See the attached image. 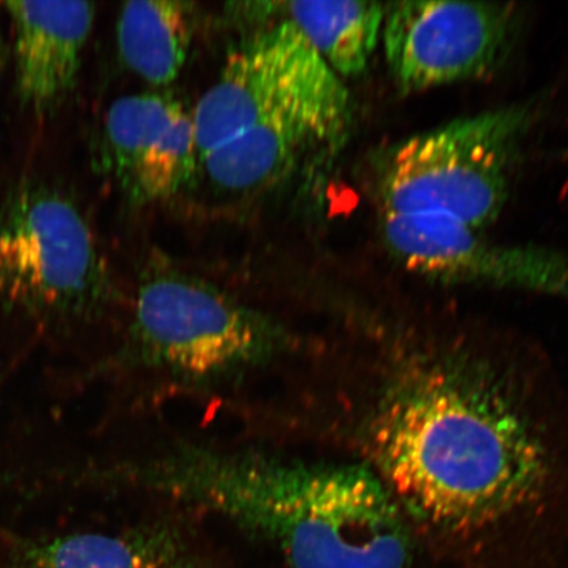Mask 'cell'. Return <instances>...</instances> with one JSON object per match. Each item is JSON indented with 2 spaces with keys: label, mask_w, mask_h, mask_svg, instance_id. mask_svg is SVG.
Segmentation results:
<instances>
[{
  "label": "cell",
  "mask_w": 568,
  "mask_h": 568,
  "mask_svg": "<svg viewBox=\"0 0 568 568\" xmlns=\"http://www.w3.org/2000/svg\"><path fill=\"white\" fill-rule=\"evenodd\" d=\"M352 435L416 536L486 545L568 506V435L548 372L477 326L366 325Z\"/></svg>",
  "instance_id": "cell-1"
},
{
  "label": "cell",
  "mask_w": 568,
  "mask_h": 568,
  "mask_svg": "<svg viewBox=\"0 0 568 568\" xmlns=\"http://www.w3.org/2000/svg\"><path fill=\"white\" fill-rule=\"evenodd\" d=\"M153 486L272 545L290 568H410L415 560L416 532L357 459L178 444L155 464Z\"/></svg>",
  "instance_id": "cell-2"
},
{
  "label": "cell",
  "mask_w": 568,
  "mask_h": 568,
  "mask_svg": "<svg viewBox=\"0 0 568 568\" xmlns=\"http://www.w3.org/2000/svg\"><path fill=\"white\" fill-rule=\"evenodd\" d=\"M120 331L123 366L190 389L240 385L273 371L300 346L280 320L170 266L142 273Z\"/></svg>",
  "instance_id": "cell-3"
},
{
  "label": "cell",
  "mask_w": 568,
  "mask_h": 568,
  "mask_svg": "<svg viewBox=\"0 0 568 568\" xmlns=\"http://www.w3.org/2000/svg\"><path fill=\"white\" fill-rule=\"evenodd\" d=\"M116 287L80 205L51 181L23 178L0 196V305L42 325L97 323Z\"/></svg>",
  "instance_id": "cell-4"
},
{
  "label": "cell",
  "mask_w": 568,
  "mask_h": 568,
  "mask_svg": "<svg viewBox=\"0 0 568 568\" xmlns=\"http://www.w3.org/2000/svg\"><path fill=\"white\" fill-rule=\"evenodd\" d=\"M532 118L530 105L501 106L383 149L372 166L382 215L437 213L480 232L493 225Z\"/></svg>",
  "instance_id": "cell-5"
},
{
  "label": "cell",
  "mask_w": 568,
  "mask_h": 568,
  "mask_svg": "<svg viewBox=\"0 0 568 568\" xmlns=\"http://www.w3.org/2000/svg\"><path fill=\"white\" fill-rule=\"evenodd\" d=\"M314 105L352 110L349 91L302 32L282 20L230 54L197 102L199 158L268 119Z\"/></svg>",
  "instance_id": "cell-6"
},
{
  "label": "cell",
  "mask_w": 568,
  "mask_h": 568,
  "mask_svg": "<svg viewBox=\"0 0 568 568\" xmlns=\"http://www.w3.org/2000/svg\"><path fill=\"white\" fill-rule=\"evenodd\" d=\"M520 12L514 3L386 4L383 44L403 92L485 78L506 61Z\"/></svg>",
  "instance_id": "cell-7"
},
{
  "label": "cell",
  "mask_w": 568,
  "mask_h": 568,
  "mask_svg": "<svg viewBox=\"0 0 568 568\" xmlns=\"http://www.w3.org/2000/svg\"><path fill=\"white\" fill-rule=\"evenodd\" d=\"M381 236L390 257L423 278L568 301V254L556 248L495 243L437 213L382 215Z\"/></svg>",
  "instance_id": "cell-8"
},
{
  "label": "cell",
  "mask_w": 568,
  "mask_h": 568,
  "mask_svg": "<svg viewBox=\"0 0 568 568\" xmlns=\"http://www.w3.org/2000/svg\"><path fill=\"white\" fill-rule=\"evenodd\" d=\"M103 140L105 166L134 204L176 195L201 163L193 111L168 94L118 99L106 112Z\"/></svg>",
  "instance_id": "cell-9"
},
{
  "label": "cell",
  "mask_w": 568,
  "mask_h": 568,
  "mask_svg": "<svg viewBox=\"0 0 568 568\" xmlns=\"http://www.w3.org/2000/svg\"><path fill=\"white\" fill-rule=\"evenodd\" d=\"M13 24L16 89L21 105L51 118L77 87L82 53L94 26L90 2L3 3Z\"/></svg>",
  "instance_id": "cell-10"
},
{
  "label": "cell",
  "mask_w": 568,
  "mask_h": 568,
  "mask_svg": "<svg viewBox=\"0 0 568 568\" xmlns=\"http://www.w3.org/2000/svg\"><path fill=\"white\" fill-rule=\"evenodd\" d=\"M351 123L352 110L303 106L252 126L201 165L216 187L251 193L278 183L317 149L337 146Z\"/></svg>",
  "instance_id": "cell-11"
},
{
  "label": "cell",
  "mask_w": 568,
  "mask_h": 568,
  "mask_svg": "<svg viewBox=\"0 0 568 568\" xmlns=\"http://www.w3.org/2000/svg\"><path fill=\"white\" fill-rule=\"evenodd\" d=\"M3 558V568H203L189 537L170 523L52 538L10 535Z\"/></svg>",
  "instance_id": "cell-12"
},
{
  "label": "cell",
  "mask_w": 568,
  "mask_h": 568,
  "mask_svg": "<svg viewBox=\"0 0 568 568\" xmlns=\"http://www.w3.org/2000/svg\"><path fill=\"white\" fill-rule=\"evenodd\" d=\"M194 3L136 0L118 19L120 57L149 83L169 84L186 63L194 33Z\"/></svg>",
  "instance_id": "cell-13"
},
{
  "label": "cell",
  "mask_w": 568,
  "mask_h": 568,
  "mask_svg": "<svg viewBox=\"0 0 568 568\" xmlns=\"http://www.w3.org/2000/svg\"><path fill=\"white\" fill-rule=\"evenodd\" d=\"M284 16L335 73H364L378 44L386 4L375 2H267V18Z\"/></svg>",
  "instance_id": "cell-14"
},
{
  "label": "cell",
  "mask_w": 568,
  "mask_h": 568,
  "mask_svg": "<svg viewBox=\"0 0 568 568\" xmlns=\"http://www.w3.org/2000/svg\"><path fill=\"white\" fill-rule=\"evenodd\" d=\"M7 57H9V54H7L6 42L3 40L2 33H0V70L6 67Z\"/></svg>",
  "instance_id": "cell-15"
}]
</instances>
